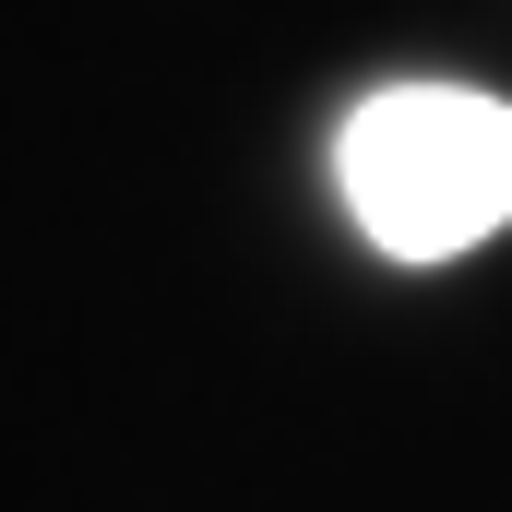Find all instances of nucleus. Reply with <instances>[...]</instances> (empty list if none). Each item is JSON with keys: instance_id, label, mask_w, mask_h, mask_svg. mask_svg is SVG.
<instances>
[{"instance_id": "1", "label": "nucleus", "mask_w": 512, "mask_h": 512, "mask_svg": "<svg viewBox=\"0 0 512 512\" xmlns=\"http://www.w3.org/2000/svg\"><path fill=\"white\" fill-rule=\"evenodd\" d=\"M346 215L393 262H453L512 227V108L465 84H393L346 120Z\"/></svg>"}]
</instances>
